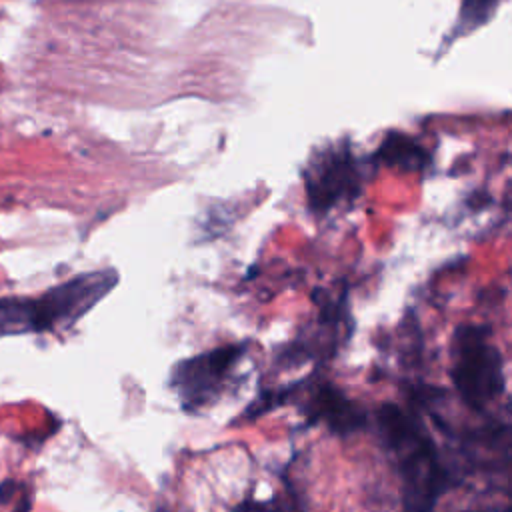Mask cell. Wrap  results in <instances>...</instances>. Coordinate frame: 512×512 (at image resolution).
I'll return each mask as SVG.
<instances>
[{
  "mask_svg": "<svg viewBox=\"0 0 512 512\" xmlns=\"http://www.w3.org/2000/svg\"><path fill=\"white\" fill-rule=\"evenodd\" d=\"M378 424L386 444L398 454L408 512H426L444 488V470L432 440L396 404L378 410Z\"/></svg>",
  "mask_w": 512,
  "mask_h": 512,
  "instance_id": "6da1fadb",
  "label": "cell"
},
{
  "mask_svg": "<svg viewBox=\"0 0 512 512\" xmlns=\"http://www.w3.org/2000/svg\"><path fill=\"white\" fill-rule=\"evenodd\" d=\"M452 356V382L460 398L472 410H482L504 388L502 360L488 340V330L462 326L454 336Z\"/></svg>",
  "mask_w": 512,
  "mask_h": 512,
  "instance_id": "7a4b0ae2",
  "label": "cell"
},
{
  "mask_svg": "<svg viewBox=\"0 0 512 512\" xmlns=\"http://www.w3.org/2000/svg\"><path fill=\"white\" fill-rule=\"evenodd\" d=\"M118 282L114 270L80 274L40 298H34V332L52 330L60 324H72L88 312Z\"/></svg>",
  "mask_w": 512,
  "mask_h": 512,
  "instance_id": "3957f363",
  "label": "cell"
},
{
  "mask_svg": "<svg viewBox=\"0 0 512 512\" xmlns=\"http://www.w3.org/2000/svg\"><path fill=\"white\" fill-rule=\"evenodd\" d=\"M242 354L244 346L232 344L180 362L174 368L170 384L180 396L184 408L196 410L208 404V400L220 392L226 376Z\"/></svg>",
  "mask_w": 512,
  "mask_h": 512,
  "instance_id": "277c9868",
  "label": "cell"
},
{
  "mask_svg": "<svg viewBox=\"0 0 512 512\" xmlns=\"http://www.w3.org/2000/svg\"><path fill=\"white\" fill-rule=\"evenodd\" d=\"M308 198L316 210H328L342 198H354L358 186V166L348 148L334 146L320 152L308 172Z\"/></svg>",
  "mask_w": 512,
  "mask_h": 512,
  "instance_id": "5b68a950",
  "label": "cell"
},
{
  "mask_svg": "<svg viewBox=\"0 0 512 512\" xmlns=\"http://www.w3.org/2000/svg\"><path fill=\"white\" fill-rule=\"evenodd\" d=\"M306 414L310 420H324L340 434L354 432L364 424L362 408L330 384H322L312 392L306 404Z\"/></svg>",
  "mask_w": 512,
  "mask_h": 512,
  "instance_id": "8992f818",
  "label": "cell"
},
{
  "mask_svg": "<svg viewBox=\"0 0 512 512\" xmlns=\"http://www.w3.org/2000/svg\"><path fill=\"white\" fill-rule=\"evenodd\" d=\"M500 0H464L460 18H458V32L466 34L478 26H482L496 10Z\"/></svg>",
  "mask_w": 512,
  "mask_h": 512,
  "instance_id": "52a82bcc",
  "label": "cell"
}]
</instances>
